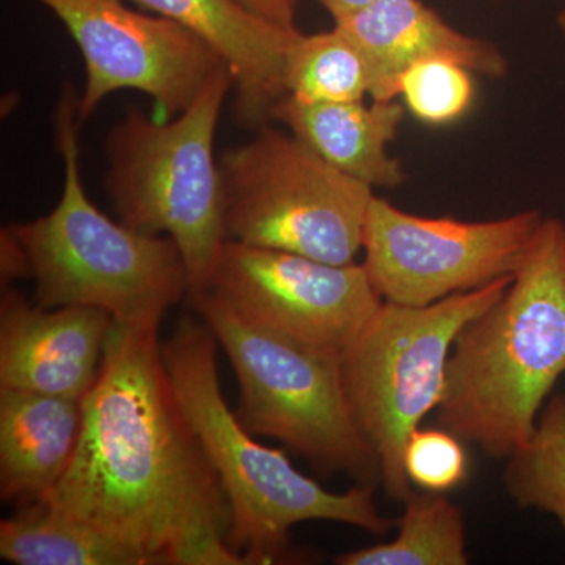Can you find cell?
<instances>
[{
  "label": "cell",
  "instance_id": "obj_1",
  "mask_svg": "<svg viewBox=\"0 0 565 565\" xmlns=\"http://www.w3.org/2000/svg\"><path fill=\"white\" fill-rule=\"evenodd\" d=\"M84 404L79 446L41 500L148 564H247L230 546L232 508L185 418L158 329L111 322Z\"/></svg>",
  "mask_w": 565,
  "mask_h": 565
},
{
  "label": "cell",
  "instance_id": "obj_2",
  "mask_svg": "<svg viewBox=\"0 0 565 565\" xmlns=\"http://www.w3.org/2000/svg\"><path fill=\"white\" fill-rule=\"evenodd\" d=\"M564 374L565 223L545 217L503 297L460 330L438 426L508 460Z\"/></svg>",
  "mask_w": 565,
  "mask_h": 565
},
{
  "label": "cell",
  "instance_id": "obj_3",
  "mask_svg": "<svg viewBox=\"0 0 565 565\" xmlns=\"http://www.w3.org/2000/svg\"><path fill=\"white\" fill-rule=\"evenodd\" d=\"M215 340L206 323L182 319L161 345L178 403L221 479L232 508L230 546L247 564H273L305 522H337L385 535L393 522L379 512L374 487L329 492L300 473L280 449L258 444L223 397Z\"/></svg>",
  "mask_w": 565,
  "mask_h": 565
},
{
  "label": "cell",
  "instance_id": "obj_4",
  "mask_svg": "<svg viewBox=\"0 0 565 565\" xmlns=\"http://www.w3.org/2000/svg\"><path fill=\"white\" fill-rule=\"evenodd\" d=\"M79 95L66 85L55 111V141L63 159L57 206L36 221L10 226L28 255L35 303L92 307L114 321L159 329L162 316L191 292L178 245L114 222L88 199L81 177Z\"/></svg>",
  "mask_w": 565,
  "mask_h": 565
},
{
  "label": "cell",
  "instance_id": "obj_5",
  "mask_svg": "<svg viewBox=\"0 0 565 565\" xmlns=\"http://www.w3.org/2000/svg\"><path fill=\"white\" fill-rule=\"evenodd\" d=\"M233 76L215 71L191 106L170 120L129 109L106 139V191L118 218L180 248L191 294L203 288L225 243L215 131Z\"/></svg>",
  "mask_w": 565,
  "mask_h": 565
},
{
  "label": "cell",
  "instance_id": "obj_6",
  "mask_svg": "<svg viewBox=\"0 0 565 565\" xmlns=\"http://www.w3.org/2000/svg\"><path fill=\"white\" fill-rule=\"evenodd\" d=\"M237 375V416L253 435L275 438L326 475L381 484L341 377L340 352L323 351L248 321L210 292L191 294Z\"/></svg>",
  "mask_w": 565,
  "mask_h": 565
},
{
  "label": "cell",
  "instance_id": "obj_7",
  "mask_svg": "<svg viewBox=\"0 0 565 565\" xmlns=\"http://www.w3.org/2000/svg\"><path fill=\"white\" fill-rule=\"evenodd\" d=\"M512 277L426 307L382 302L340 353L345 399L381 465V484L404 503L408 438L444 399L449 356L460 330L503 297Z\"/></svg>",
  "mask_w": 565,
  "mask_h": 565
},
{
  "label": "cell",
  "instance_id": "obj_8",
  "mask_svg": "<svg viewBox=\"0 0 565 565\" xmlns=\"http://www.w3.org/2000/svg\"><path fill=\"white\" fill-rule=\"evenodd\" d=\"M225 237L330 264L355 263L374 189L294 134L258 126L218 158Z\"/></svg>",
  "mask_w": 565,
  "mask_h": 565
},
{
  "label": "cell",
  "instance_id": "obj_9",
  "mask_svg": "<svg viewBox=\"0 0 565 565\" xmlns=\"http://www.w3.org/2000/svg\"><path fill=\"white\" fill-rule=\"evenodd\" d=\"M544 218L537 210L481 222L426 217L375 195L362 264L385 302L426 307L514 277Z\"/></svg>",
  "mask_w": 565,
  "mask_h": 565
},
{
  "label": "cell",
  "instance_id": "obj_10",
  "mask_svg": "<svg viewBox=\"0 0 565 565\" xmlns=\"http://www.w3.org/2000/svg\"><path fill=\"white\" fill-rule=\"evenodd\" d=\"M63 22L79 47L85 87L81 125L122 90L150 96L161 117L191 106L222 58L177 22L132 10L128 0H36Z\"/></svg>",
  "mask_w": 565,
  "mask_h": 565
},
{
  "label": "cell",
  "instance_id": "obj_11",
  "mask_svg": "<svg viewBox=\"0 0 565 565\" xmlns=\"http://www.w3.org/2000/svg\"><path fill=\"white\" fill-rule=\"evenodd\" d=\"M202 291L248 321L340 353L384 302L362 263H323L230 239L195 292Z\"/></svg>",
  "mask_w": 565,
  "mask_h": 565
},
{
  "label": "cell",
  "instance_id": "obj_12",
  "mask_svg": "<svg viewBox=\"0 0 565 565\" xmlns=\"http://www.w3.org/2000/svg\"><path fill=\"white\" fill-rule=\"evenodd\" d=\"M92 307L43 308L7 289L0 302V388L84 399L111 327Z\"/></svg>",
  "mask_w": 565,
  "mask_h": 565
},
{
  "label": "cell",
  "instance_id": "obj_13",
  "mask_svg": "<svg viewBox=\"0 0 565 565\" xmlns=\"http://www.w3.org/2000/svg\"><path fill=\"white\" fill-rule=\"evenodd\" d=\"M343 28L362 47L371 77V99H399L401 79L412 66L449 61L487 79H503L509 61L493 41L452 28L423 0H374L344 20Z\"/></svg>",
  "mask_w": 565,
  "mask_h": 565
},
{
  "label": "cell",
  "instance_id": "obj_14",
  "mask_svg": "<svg viewBox=\"0 0 565 565\" xmlns=\"http://www.w3.org/2000/svg\"><path fill=\"white\" fill-rule=\"evenodd\" d=\"M177 22L211 47L233 76L236 115L258 128L286 95L285 71L297 28H282L237 0H128Z\"/></svg>",
  "mask_w": 565,
  "mask_h": 565
},
{
  "label": "cell",
  "instance_id": "obj_15",
  "mask_svg": "<svg viewBox=\"0 0 565 565\" xmlns=\"http://www.w3.org/2000/svg\"><path fill=\"white\" fill-rule=\"evenodd\" d=\"M407 109L401 99L352 103H305L282 96L269 120L307 143L341 172L373 189L404 184L403 162L390 147L399 136Z\"/></svg>",
  "mask_w": 565,
  "mask_h": 565
},
{
  "label": "cell",
  "instance_id": "obj_16",
  "mask_svg": "<svg viewBox=\"0 0 565 565\" xmlns=\"http://www.w3.org/2000/svg\"><path fill=\"white\" fill-rule=\"evenodd\" d=\"M82 399L0 388V494L28 504L58 484L79 446Z\"/></svg>",
  "mask_w": 565,
  "mask_h": 565
},
{
  "label": "cell",
  "instance_id": "obj_17",
  "mask_svg": "<svg viewBox=\"0 0 565 565\" xmlns=\"http://www.w3.org/2000/svg\"><path fill=\"white\" fill-rule=\"evenodd\" d=\"M0 556L17 565H143L131 550L43 500L0 523Z\"/></svg>",
  "mask_w": 565,
  "mask_h": 565
},
{
  "label": "cell",
  "instance_id": "obj_18",
  "mask_svg": "<svg viewBox=\"0 0 565 565\" xmlns=\"http://www.w3.org/2000/svg\"><path fill=\"white\" fill-rule=\"evenodd\" d=\"M393 541L337 556L340 565H467L462 509L445 493L422 490L404 501Z\"/></svg>",
  "mask_w": 565,
  "mask_h": 565
},
{
  "label": "cell",
  "instance_id": "obj_19",
  "mask_svg": "<svg viewBox=\"0 0 565 565\" xmlns=\"http://www.w3.org/2000/svg\"><path fill=\"white\" fill-rule=\"evenodd\" d=\"M285 96L305 103L364 102L371 93L362 47L340 25L300 33L288 54Z\"/></svg>",
  "mask_w": 565,
  "mask_h": 565
},
{
  "label": "cell",
  "instance_id": "obj_20",
  "mask_svg": "<svg viewBox=\"0 0 565 565\" xmlns=\"http://www.w3.org/2000/svg\"><path fill=\"white\" fill-rule=\"evenodd\" d=\"M505 462L509 498L555 516L565 531V394L550 396L533 435Z\"/></svg>",
  "mask_w": 565,
  "mask_h": 565
},
{
  "label": "cell",
  "instance_id": "obj_21",
  "mask_svg": "<svg viewBox=\"0 0 565 565\" xmlns=\"http://www.w3.org/2000/svg\"><path fill=\"white\" fill-rule=\"evenodd\" d=\"M473 76L470 70L455 62L418 63L401 79L399 99L408 114L424 125H455L473 107Z\"/></svg>",
  "mask_w": 565,
  "mask_h": 565
},
{
  "label": "cell",
  "instance_id": "obj_22",
  "mask_svg": "<svg viewBox=\"0 0 565 565\" xmlns=\"http://www.w3.org/2000/svg\"><path fill=\"white\" fill-rule=\"evenodd\" d=\"M404 470L412 486L446 493L467 478L463 441L444 427H419L405 445Z\"/></svg>",
  "mask_w": 565,
  "mask_h": 565
},
{
  "label": "cell",
  "instance_id": "obj_23",
  "mask_svg": "<svg viewBox=\"0 0 565 565\" xmlns=\"http://www.w3.org/2000/svg\"><path fill=\"white\" fill-rule=\"evenodd\" d=\"M0 267L2 281L10 282L17 278L29 277V262L24 248L11 228H3L0 236Z\"/></svg>",
  "mask_w": 565,
  "mask_h": 565
},
{
  "label": "cell",
  "instance_id": "obj_24",
  "mask_svg": "<svg viewBox=\"0 0 565 565\" xmlns=\"http://www.w3.org/2000/svg\"><path fill=\"white\" fill-rule=\"evenodd\" d=\"M245 9L282 28H297V0H237Z\"/></svg>",
  "mask_w": 565,
  "mask_h": 565
},
{
  "label": "cell",
  "instance_id": "obj_25",
  "mask_svg": "<svg viewBox=\"0 0 565 565\" xmlns=\"http://www.w3.org/2000/svg\"><path fill=\"white\" fill-rule=\"evenodd\" d=\"M319 6L329 11L333 22L351 17L355 11L373 3L374 0H318Z\"/></svg>",
  "mask_w": 565,
  "mask_h": 565
},
{
  "label": "cell",
  "instance_id": "obj_26",
  "mask_svg": "<svg viewBox=\"0 0 565 565\" xmlns=\"http://www.w3.org/2000/svg\"><path fill=\"white\" fill-rule=\"evenodd\" d=\"M557 29H559L561 33L565 36V6L564 9L559 11L556 18Z\"/></svg>",
  "mask_w": 565,
  "mask_h": 565
}]
</instances>
